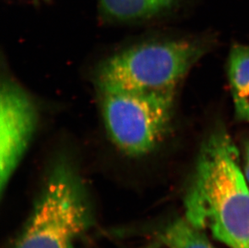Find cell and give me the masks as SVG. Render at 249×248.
I'll return each mask as SVG.
<instances>
[{
    "label": "cell",
    "mask_w": 249,
    "mask_h": 248,
    "mask_svg": "<svg viewBox=\"0 0 249 248\" xmlns=\"http://www.w3.org/2000/svg\"><path fill=\"white\" fill-rule=\"evenodd\" d=\"M230 137L211 136L200 152L186 201V219L230 248H249V185Z\"/></svg>",
    "instance_id": "obj_1"
},
{
    "label": "cell",
    "mask_w": 249,
    "mask_h": 248,
    "mask_svg": "<svg viewBox=\"0 0 249 248\" xmlns=\"http://www.w3.org/2000/svg\"><path fill=\"white\" fill-rule=\"evenodd\" d=\"M91 223L83 180L68 158L59 157L15 248H73Z\"/></svg>",
    "instance_id": "obj_2"
},
{
    "label": "cell",
    "mask_w": 249,
    "mask_h": 248,
    "mask_svg": "<svg viewBox=\"0 0 249 248\" xmlns=\"http://www.w3.org/2000/svg\"><path fill=\"white\" fill-rule=\"evenodd\" d=\"M199 45L187 40L147 41L118 52L100 65L98 90H175L202 54Z\"/></svg>",
    "instance_id": "obj_3"
},
{
    "label": "cell",
    "mask_w": 249,
    "mask_h": 248,
    "mask_svg": "<svg viewBox=\"0 0 249 248\" xmlns=\"http://www.w3.org/2000/svg\"><path fill=\"white\" fill-rule=\"evenodd\" d=\"M174 91L99 90L102 118L113 145L131 157L153 152L169 128Z\"/></svg>",
    "instance_id": "obj_4"
},
{
    "label": "cell",
    "mask_w": 249,
    "mask_h": 248,
    "mask_svg": "<svg viewBox=\"0 0 249 248\" xmlns=\"http://www.w3.org/2000/svg\"><path fill=\"white\" fill-rule=\"evenodd\" d=\"M39 111L28 92L8 75L0 87V194L26 154L37 130Z\"/></svg>",
    "instance_id": "obj_5"
},
{
    "label": "cell",
    "mask_w": 249,
    "mask_h": 248,
    "mask_svg": "<svg viewBox=\"0 0 249 248\" xmlns=\"http://www.w3.org/2000/svg\"><path fill=\"white\" fill-rule=\"evenodd\" d=\"M228 77L236 115L249 122V46H233L228 62Z\"/></svg>",
    "instance_id": "obj_6"
},
{
    "label": "cell",
    "mask_w": 249,
    "mask_h": 248,
    "mask_svg": "<svg viewBox=\"0 0 249 248\" xmlns=\"http://www.w3.org/2000/svg\"><path fill=\"white\" fill-rule=\"evenodd\" d=\"M103 13L116 21L149 19L172 7L174 0H99Z\"/></svg>",
    "instance_id": "obj_7"
},
{
    "label": "cell",
    "mask_w": 249,
    "mask_h": 248,
    "mask_svg": "<svg viewBox=\"0 0 249 248\" xmlns=\"http://www.w3.org/2000/svg\"><path fill=\"white\" fill-rule=\"evenodd\" d=\"M161 239L169 248H214L207 237L188 221H174L163 232Z\"/></svg>",
    "instance_id": "obj_8"
},
{
    "label": "cell",
    "mask_w": 249,
    "mask_h": 248,
    "mask_svg": "<svg viewBox=\"0 0 249 248\" xmlns=\"http://www.w3.org/2000/svg\"><path fill=\"white\" fill-rule=\"evenodd\" d=\"M245 176L249 185V144L246 148V166L245 169Z\"/></svg>",
    "instance_id": "obj_9"
},
{
    "label": "cell",
    "mask_w": 249,
    "mask_h": 248,
    "mask_svg": "<svg viewBox=\"0 0 249 248\" xmlns=\"http://www.w3.org/2000/svg\"><path fill=\"white\" fill-rule=\"evenodd\" d=\"M74 248V247H73V248Z\"/></svg>",
    "instance_id": "obj_10"
},
{
    "label": "cell",
    "mask_w": 249,
    "mask_h": 248,
    "mask_svg": "<svg viewBox=\"0 0 249 248\" xmlns=\"http://www.w3.org/2000/svg\"></svg>",
    "instance_id": "obj_11"
}]
</instances>
